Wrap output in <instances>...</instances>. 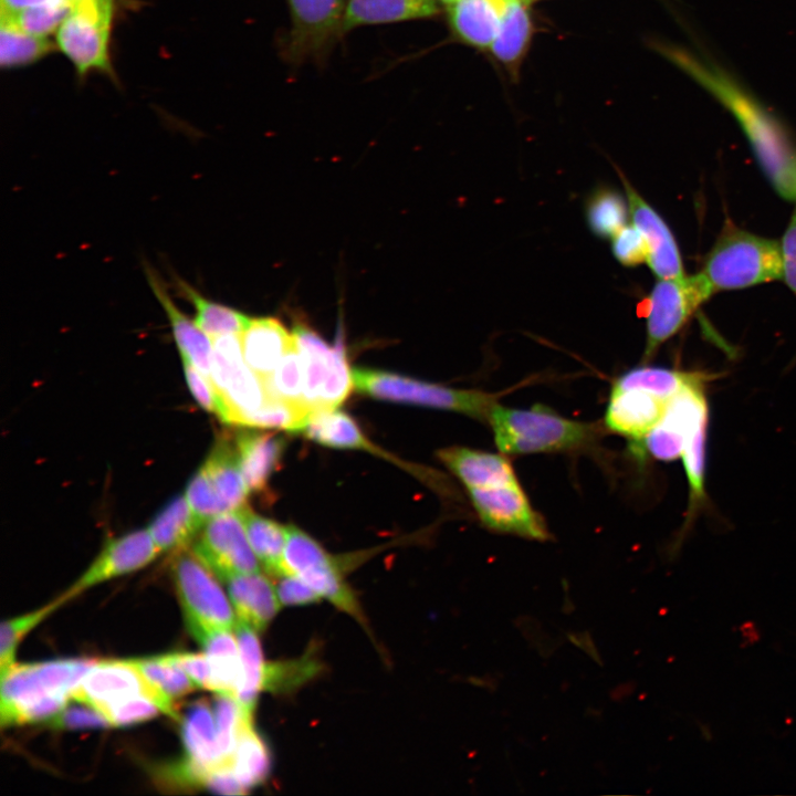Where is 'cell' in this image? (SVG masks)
Instances as JSON below:
<instances>
[{
	"label": "cell",
	"mask_w": 796,
	"mask_h": 796,
	"mask_svg": "<svg viewBox=\"0 0 796 796\" xmlns=\"http://www.w3.org/2000/svg\"><path fill=\"white\" fill-rule=\"evenodd\" d=\"M192 553L221 580L260 572L240 509L207 520L191 544Z\"/></svg>",
	"instance_id": "obj_13"
},
{
	"label": "cell",
	"mask_w": 796,
	"mask_h": 796,
	"mask_svg": "<svg viewBox=\"0 0 796 796\" xmlns=\"http://www.w3.org/2000/svg\"><path fill=\"white\" fill-rule=\"evenodd\" d=\"M506 0H455L447 7L452 35L460 42L490 49L501 23Z\"/></svg>",
	"instance_id": "obj_22"
},
{
	"label": "cell",
	"mask_w": 796,
	"mask_h": 796,
	"mask_svg": "<svg viewBox=\"0 0 796 796\" xmlns=\"http://www.w3.org/2000/svg\"><path fill=\"white\" fill-rule=\"evenodd\" d=\"M291 24L283 35L281 53L292 65L323 64L344 35L346 0H286Z\"/></svg>",
	"instance_id": "obj_9"
},
{
	"label": "cell",
	"mask_w": 796,
	"mask_h": 796,
	"mask_svg": "<svg viewBox=\"0 0 796 796\" xmlns=\"http://www.w3.org/2000/svg\"><path fill=\"white\" fill-rule=\"evenodd\" d=\"M202 525L186 495H178L153 519L147 530L158 551L164 553L186 548Z\"/></svg>",
	"instance_id": "obj_31"
},
{
	"label": "cell",
	"mask_w": 796,
	"mask_h": 796,
	"mask_svg": "<svg viewBox=\"0 0 796 796\" xmlns=\"http://www.w3.org/2000/svg\"><path fill=\"white\" fill-rule=\"evenodd\" d=\"M714 293L701 272L691 276L659 279L647 298V341L643 360L677 334L693 313Z\"/></svg>",
	"instance_id": "obj_12"
},
{
	"label": "cell",
	"mask_w": 796,
	"mask_h": 796,
	"mask_svg": "<svg viewBox=\"0 0 796 796\" xmlns=\"http://www.w3.org/2000/svg\"><path fill=\"white\" fill-rule=\"evenodd\" d=\"M233 630L242 663V681L235 699L243 715L253 720L258 696L264 687L266 661L254 629L238 621Z\"/></svg>",
	"instance_id": "obj_34"
},
{
	"label": "cell",
	"mask_w": 796,
	"mask_h": 796,
	"mask_svg": "<svg viewBox=\"0 0 796 796\" xmlns=\"http://www.w3.org/2000/svg\"><path fill=\"white\" fill-rule=\"evenodd\" d=\"M702 273L714 292L782 279L781 242L727 229L709 252Z\"/></svg>",
	"instance_id": "obj_4"
},
{
	"label": "cell",
	"mask_w": 796,
	"mask_h": 796,
	"mask_svg": "<svg viewBox=\"0 0 796 796\" xmlns=\"http://www.w3.org/2000/svg\"><path fill=\"white\" fill-rule=\"evenodd\" d=\"M171 574L188 630H233L238 619L217 576L190 548L176 552Z\"/></svg>",
	"instance_id": "obj_8"
},
{
	"label": "cell",
	"mask_w": 796,
	"mask_h": 796,
	"mask_svg": "<svg viewBox=\"0 0 796 796\" xmlns=\"http://www.w3.org/2000/svg\"><path fill=\"white\" fill-rule=\"evenodd\" d=\"M210 376L220 399L218 417L224 423L240 426L270 399L262 379L244 360L240 335L213 339Z\"/></svg>",
	"instance_id": "obj_10"
},
{
	"label": "cell",
	"mask_w": 796,
	"mask_h": 796,
	"mask_svg": "<svg viewBox=\"0 0 796 796\" xmlns=\"http://www.w3.org/2000/svg\"><path fill=\"white\" fill-rule=\"evenodd\" d=\"M240 512L249 543L260 565L271 576H284L286 526L254 513L247 505Z\"/></svg>",
	"instance_id": "obj_33"
},
{
	"label": "cell",
	"mask_w": 796,
	"mask_h": 796,
	"mask_svg": "<svg viewBox=\"0 0 796 796\" xmlns=\"http://www.w3.org/2000/svg\"><path fill=\"white\" fill-rule=\"evenodd\" d=\"M438 455L468 490L519 482L511 461L502 452L450 447L440 450Z\"/></svg>",
	"instance_id": "obj_21"
},
{
	"label": "cell",
	"mask_w": 796,
	"mask_h": 796,
	"mask_svg": "<svg viewBox=\"0 0 796 796\" xmlns=\"http://www.w3.org/2000/svg\"><path fill=\"white\" fill-rule=\"evenodd\" d=\"M175 286L181 297L193 306L196 324L210 337L242 335L252 321L244 313L207 298L178 276H175Z\"/></svg>",
	"instance_id": "obj_32"
},
{
	"label": "cell",
	"mask_w": 796,
	"mask_h": 796,
	"mask_svg": "<svg viewBox=\"0 0 796 796\" xmlns=\"http://www.w3.org/2000/svg\"><path fill=\"white\" fill-rule=\"evenodd\" d=\"M95 661L61 659L15 664L0 677L1 726L45 723L69 704L72 692Z\"/></svg>",
	"instance_id": "obj_2"
},
{
	"label": "cell",
	"mask_w": 796,
	"mask_h": 796,
	"mask_svg": "<svg viewBox=\"0 0 796 796\" xmlns=\"http://www.w3.org/2000/svg\"><path fill=\"white\" fill-rule=\"evenodd\" d=\"M163 713L157 703L147 695H136L107 708L103 715L112 726H127L148 721Z\"/></svg>",
	"instance_id": "obj_47"
},
{
	"label": "cell",
	"mask_w": 796,
	"mask_h": 796,
	"mask_svg": "<svg viewBox=\"0 0 796 796\" xmlns=\"http://www.w3.org/2000/svg\"><path fill=\"white\" fill-rule=\"evenodd\" d=\"M301 432L326 447L364 450L389 458L365 437L350 416L336 409L313 411Z\"/></svg>",
	"instance_id": "obj_29"
},
{
	"label": "cell",
	"mask_w": 796,
	"mask_h": 796,
	"mask_svg": "<svg viewBox=\"0 0 796 796\" xmlns=\"http://www.w3.org/2000/svg\"><path fill=\"white\" fill-rule=\"evenodd\" d=\"M715 377L718 375L704 371H682L662 367L640 366L620 375L612 384L611 389L638 388L669 400L685 386L701 380H711Z\"/></svg>",
	"instance_id": "obj_35"
},
{
	"label": "cell",
	"mask_w": 796,
	"mask_h": 796,
	"mask_svg": "<svg viewBox=\"0 0 796 796\" xmlns=\"http://www.w3.org/2000/svg\"><path fill=\"white\" fill-rule=\"evenodd\" d=\"M181 736L186 752L181 761L191 774H199L224 763L220 753L213 709L205 701L193 703L181 723Z\"/></svg>",
	"instance_id": "obj_26"
},
{
	"label": "cell",
	"mask_w": 796,
	"mask_h": 796,
	"mask_svg": "<svg viewBox=\"0 0 796 796\" xmlns=\"http://www.w3.org/2000/svg\"><path fill=\"white\" fill-rule=\"evenodd\" d=\"M611 240L612 254L621 265L636 266L647 261V243L632 222L621 228Z\"/></svg>",
	"instance_id": "obj_48"
},
{
	"label": "cell",
	"mask_w": 796,
	"mask_h": 796,
	"mask_svg": "<svg viewBox=\"0 0 796 796\" xmlns=\"http://www.w3.org/2000/svg\"><path fill=\"white\" fill-rule=\"evenodd\" d=\"M262 381L269 398L304 404L303 365L296 345L284 355L274 371Z\"/></svg>",
	"instance_id": "obj_43"
},
{
	"label": "cell",
	"mask_w": 796,
	"mask_h": 796,
	"mask_svg": "<svg viewBox=\"0 0 796 796\" xmlns=\"http://www.w3.org/2000/svg\"><path fill=\"white\" fill-rule=\"evenodd\" d=\"M523 0H506L498 33L490 46L494 57L511 72L519 71L531 43L533 24Z\"/></svg>",
	"instance_id": "obj_30"
},
{
	"label": "cell",
	"mask_w": 796,
	"mask_h": 796,
	"mask_svg": "<svg viewBox=\"0 0 796 796\" xmlns=\"http://www.w3.org/2000/svg\"><path fill=\"white\" fill-rule=\"evenodd\" d=\"M49 4L57 8L71 9L76 0H46Z\"/></svg>",
	"instance_id": "obj_55"
},
{
	"label": "cell",
	"mask_w": 796,
	"mask_h": 796,
	"mask_svg": "<svg viewBox=\"0 0 796 796\" xmlns=\"http://www.w3.org/2000/svg\"><path fill=\"white\" fill-rule=\"evenodd\" d=\"M629 216L628 201L626 202L621 195L610 189L595 192L586 208L590 230L604 239H611L624 228Z\"/></svg>",
	"instance_id": "obj_40"
},
{
	"label": "cell",
	"mask_w": 796,
	"mask_h": 796,
	"mask_svg": "<svg viewBox=\"0 0 796 796\" xmlns=\"http://www.w3.org/2000/svg\"><path fill=\"white\" fill-rule=\"evenodd\" d=\"M199 469L227 512L245 505L249 490L240 470L234 442L224 438L218 440Z\"/></svg>",
	"instance_id": "obj_28"
},
{
	"label": "cell",
	"mask_w": 796,
	"mask_h": 796,
	"mask_svg": "<svg viewBox=\"0 0 796 796\" xmlns=\"http://www.w3.org/2000/svg\"><path fill=\"white\" fill-rule=\"evenodd\" d=\"M441 8L436 0H346L343 32L359 27L431 19Z\"/></svg>",
	"instance_id": "obj_25"
},
{
	"label": "cell",
	"mask_w": 796,
	"mask_h": 796,
	"mask_svg": "<svg viewBox=\"0 0 796 796\" xmlns=\"http://www.w3.org/2000/svg\"><path fill=\"white\" fill-rule=\"evenodd\" d=\"M63 603L59 597L33 611L2 621L0 627V677L17 664L15 652L23 637Z\"/></svg>",
	"instance_id": "obj_41"
},
{
	"label": "cell",
	"mask_w": 796,
	"mask_h": 796,
	"mask_svg": "<svg viewBox=\"0 0 796 796\" xmlns=\"http://www.w3.org/2000/svg\"><path fill=\"white\" fill-rule=\"evenodd\" d=\"M233 442L249 492L264 491L282 459L285 439L274 433L242 431Z\"/></svg>",
	"instance_id": "obj_27"
},
{
	"label": "cell",
	"mask_w": 796,
	"mask_h": 796,
	"mask_svg": "<svg viewBox=\"0 0 796 796\" xmlns=\"http://www.w3.org/2000/svg\"><path fill=\"white\" fill-rule=\"evenodd\" d=\"M181 359L185 378L191 395L201 408L218 416L220 412V399L212 381L187 359Z\"/></svg>",
	"instance_id": "obj_50"
},
{
	"label": "cell",
	"mask_w": 796,
	"mask_h": 796,
	"mask_svg": "<svg viewBox=\"0 0 796 796\" xmlns=\"http://www.w3.org/2000/svg\"><path fill=\"white\" fill-rule=\"evenodd\" d=\"M667 402L643 389H611L604 421L610 431L637 443L661 420Z\"/></svg>",
	"instance_id": "obj_18"
},
{
	"label": "cell",
	"mask_w": 796,
	"mask_h": 796,
	"mask_svg": "<svg viewBox=\"0 0 796 796\" xmlns=\"http://www.w3.org/2000/svg\"><path fill=\"white\" fill-rule=\"evenodd\" d=\"M212 709L220 753L223 762L229 763L242 726L244 723L253 721L243 715L237 699L232 696L217 694Z\"/></svg>",
	"instance_id": "obj_45"
},
{
	"label": "cell",
	"mask_w": 796,
	"mask_h": 796,
	"mask_svg": "<svg viewBox=\"0 0 796 796\" xmlns=\"http://www.w3.org/2000/svg\"><path fill=\"white\" fill-rule=\"evenodd\" d=\"M223 582L238 621L256 632L265 630L282 605L272 580L254 572L233 575Z\"/></svg>",
	"instance_id": "obj_20"
},
{
	"label": "cell",
	"mask_w": 796,
	"mask_h": 796,
	"mask_svg": "<svg viewBox=\"0 0 796 796\" xmlns=\"http://www.w3.org/2000/svg\"><path fill=\"white\" fill-rule=\"evenodd\" d=\"M276 591L281 604L285 606L308 605L322 599L303 579L291 575L282 576Z\"/></svg>",
	"instance_id": "obj_51"
},
{
	"label": "cell",
	"mask_w": 796,
	"mask_h": 796,
	"mask_svg": "<svg viewBox=\"0 0 796 796\" xmlns=\"http://www.w3.org/2000/svg\"><path fill=\"white\" fill-rule=\"evenodd\" d=\"M169 656L198 688L211 691V669L205 652H176Z\"/></svg>",
	"instance_id": "obj_52"
},
{
	"label": "cell",
	"mask_w": 796,
	"mask_h": 796,
	"mask_svg": "<svg viewBox=\"0 0 796 796\" xmlns=\"http://www.w3.org/2000/svg\"><path fill=\"white\" fill-rule=\"evenodd\" d=\"M130 660L149 684L174 708L176 700L198 688L169 653Z\"/></svg>",
	"instance_id": "obj_38"
},
{
	"label": "cell",
	"mask_w": 796,
	"mask_h": 796,
	"mask_svg": "<svg viewBox=\"0 0 796 796\" xmlns=\"http://www.w3.org/2000/svg\"><path fill=\"white\" fill-rule=\"evenodd\" d=\"M631 222L640 230L648 248L647 263L658 279L684 275L681 255L669 227L620 174Z\"/></svg>",
	"instance_id": "obj_17"
},
{
	"label": "cell",
	"mask_w": 796,
	"mask_h": 796,
	"mask_svg": "<svg viewBox=\"0 0 796 796\" xmlns=\"http://www.w3.org/2000/svg\"><path fill=\"white\" fill-rule=\"evenodd\" d=\"M286 528L284 574L300 577L322 598L364 624L359 603L345 582L336 557L298 527L287 525Z\"/></svg>",
	"instance_id": "obj_11"
},
{
	"label": "cell",
	"mask_w": 796,
	"mask_h": 796,
	"mask_svg": "<svg viewBox=\"0 0 796 796\" xmlns=\"http://www.w3.org/2000/svg\"><path fill=\"white\" fill-rule=\"evenodd\" d=\"M229 763L247 789L261 784L268 777L270 753L253 722H247L242 726Z\"/></svg>",
	"instance_id": "obj_36"
},
{
	"label": "cell",
	"mask_w": 796,
	"mask_h": 796,
	"mask_svg": "<svg viewBox=\"0 0 796 796\" xmlns=\"http://www.w3.org/2000/svg\"><path fill=\"white\" fill-rule=\"evenodd\" d=\"M353 380L357 391L376 399L457 411L482 421L496 402L483 391L453 389L384 370L355 368Z\"/></svg>",
	"instance_id": "obj_5"
},
{
	"label": "cell",
	"mask_w": 796,
	"mask_h": 796,
	"mask_svg": "<svg viewBox=\"0 0 796 796\" xmlns=\"http://www.w3.org/2000/svg\"><path fill=\"white\" fill-rule=\"evenodd\" d=\"M303 365V402L313 412L336 409L354 388L344 345H328L308 326L293 328Z\"/></svg>",
	"instance_id": "obj_7"
},
{
	"label": "cell",
	"mask_w": 796,
	"mask_h": 796,
	"mask_svg": "<svg viewBox=\"0 0 796 796\" xmlns=\"http://www.w3.org/2000/svg\"><path fill=\"white\" fill-rule=\"evenodd\" d=\"M783 277L796 294V208L781 241Z\"/></svg>",
	"instance_id": "obj_53"
},
{
	"label": "cell",
	"mask_w": 796,
	"mask_h": 796,
	"mask_svg": "<svg viewBox=\"0 0 796 796\" xmlns=\"http://www.w3.org/2000/svg\"><path fill=\"white\" fill-rule=\"evenodd\" d=\"M211 669V691L237 698L242 681V663L234 630L192 629Z\"/></svg>",
	"instance_id": "obj_23"
},
{
	"label": "cell",
	"mask_w": 796,
	"mask_h": 796,
	"mask_svg": "<svg viewBox=\"0 0 796 796\" xmlns=\"http://www.w3.org/2000/svg\"><path fill=\"white\" fill-rule=\"evenodd\" d=\"M56 46L49 36L29 33L14 23L0 22V64L2 69L30 65L51 53Z\"/></svg>",
	"instance_id": "obj_37"
},
{
	"label": "cell",
	"mask_w": 796,
	"mask_h": 796,
	"mask_svg": "<svg viewBox=\"0 0 796 796\" xmlns=\"http://www.w3.org/2000/svg\"><path fill=\"white\" fill-rule=\"evenodd\" d=\"M708 423L698 428L688 439L682 453L683 465L689 482V503L684 527H688L705 502V446Z\"/></svg>",
	"instance_id": "obj_39"
},
{
	"label": "cell",
	"mask_w": 796,
	"mask_h": 796,
	"mask_svg": "<svg viewBox=\"0 0 796 796\" xmlns=\"http://www.w3.org/2000/svg\"><path fill=\"white\" fill-rule=\"evenodd\" d=\"M116 0H76L55 32L56 48L78 76H114L109 43Z\"/></svg>",
	"instance_id": "obj_6"
},
{
	"label": "cell",
	"mask_w": 796,
	"mask_h": 796,
	"mask_svg": "<svg viewBox=\"0 0 796 796\" xmlns=\"http://www.w3.org/2000/svg\"><path fill=\"white\" fill-rule=\"evenodd\" d=\"M54 730H81L101 729L112 726L109 721L96 709L77 702V705L69 704L56 715L45 722Z\"/></svg>",
	"instance_id": "obj_49"
},
{
	"label": "cell",
	"mask_w": 796,
	"mask_h": 796,
	"mask_svg": "<svg viewBox=\"0 0 796 796\" xmlns=\"http://www.w3.org/2000/svg\"><path fill=\"white\" fill-rule=\"evenodd\" d=\"M311 413L304 404L270 398L259 409L247 415L240 426L301 432Z\"/></svg>",
	"instance_id": "obj_42"
},
{
	"label": "cell",
	"mask_w": 796,
	"mask_h": 796,
	"mask_svg": "<svg viewBox=\"0 0 796 796\" xmlns=\"http://www.w3.org/2000/svg\"><path fill=\"white\" fill-rule=\"evenodd\" d=\"M679 66L734 115L773 187L796 201V146L778 119L731 78L692 55L683 54Z\"/></svg>",
	"instance_id": "obj_1"
},
{
	"label": "cell",
	"mask_w": 796,
	"mask_h": 796,
	"mask_svg": "<svg viewBox=\"0 0 796 796\" xmlns=\"http://www.w3.org/2000/svg\"><path fill=\"white\" fill-rule=\"evenodd\" d=\"M468 491L486 528L536 541L549 537L545 521L533 509L520 482Z\"/></svg>",
	"instance_id": "obj_15"
},
{
	"label": "cell",
	"mask_w": 796,
	"mask_h": 796,
	"mask_svg": "<svg viewBox=\"0 0 796 796\" xmlns=\"http://www.w3.org/2000/svg\"><path fill=\"white\" fill-rule=\"evenodd\" d=\"M40 6L51 4L46 0H1V14H15Z\"/></svg>",
	"instance_id": "obj_54"
},
{
	"label": "cell",
	"mask_w": 796,
	"mask_h": 796,
	"mask_svg": "<svg viewBox=\"0 0 796 796\" xmlns=\"http://www.w3.org/2000/svg\"><path fill=\"white\" fill-rule=\"evenodd\" d=\"M241 343L245 363L261 379L271 375L296 345L293 333L274 317L252 320Z\"/></svg>",
	"instance_id": "obj_24"
},
{
	"label": "cell",
	"mask_w": 796,
	"mask_h": 796,
	"mask_svg": "<svg viewBox=\"0 0 796 796\" xmlns=\"http://www.w3.org/2000/svg\"><path fill=\"white\" fill-rule=\"evenodd\" d=\"M71 9L40 6L15 14H1V19L14 23L29 33L49 36L57 31Z\"/></svg>",
	"instance_id": "obj_46"
},
{
	"label": "cell",
	"mask_w": 796,
	"mask_h": 796,
	"mask_svg": "<svg viewBox=\"0 0 796 796\" xmlns=\"http://www.w3.org/2000/svg\"><path fill=\"white\" fill-rule=\"evenodd\" d=\"M145 273L154 295L168 318L181 358L187 359L211 380L213 342L210 336L196 324L195 320H190L179 310L167 292L165 282L150 266H145Z\"/></svg>",
	"instance_id": "obj_19"
},
{
	"label": "cell",
	"mask_w": 796,
	"mask_h": 796,
	"mask_svg": "<svg viewBox=\"0 0 796 796\" xmlns=\"http://www.w3.org/2000/svg\"><path fill=\"white\" fill-rule=\"evenodd\" d=\"M441 7H449L451 3H453L455 0H436Z\"/></svg>",
	"instance_id": "obj_56"
},
{
	"label": "cell",
	"mask_w": 796,
	"mask_h": 796,
	"mask_svg": "<svg viewBox=\"0 0 796 796\" xmlns=\"http://www.w3.org/2000/svg\"><path fill=\"white\" fill-rule=\"evenodd\" d=\"M160 554L148 530L108 540L96 558L60 596L63 601L112 578L136 572Z\"/></svg>",
	"instance_id": "obj_16"
},
{
	"label": "cell",
	"mask_w": 796,
	"mask_h": 796,
	"mask_svg": "<svg viewBox=\"0 0 796 796\" xmlns=\"http://www.w3.org/2000/svg\"><path fill=\"white\" fill-rule=\"evenodd\" d=\"M486 421L498 449L504 454L586 449L599 434L595 426L564 418L541 405L517 409L495 402Z\"/></svg>",
	"instance_id": "obj_3"
},
{
	"label": "cell",
	"mask_w": 796,
	"mask_h": 796,
	"mask_svg": "<svg viewBox=\"0 0 796 796\" xmlns=\"http://www.w3.org/2000/svg\"><path fill=\"white\" fill-rule=\"evenodd\" d=\"M523 1L526 2L527 4H531L535 0H523Z\"/></svg>",
	"instance_id": "obj_57"
},
{
	"label": "cell",
	"mask_w": 796,
	"mask_h": 796,
	"mask_svg": "<svg viewBox=\"0 0 796 796\" xmlns=\"http://www.w3.org/2000/svg\"><path fill=\"white\" fill-rule=\"evenodd\" d=\"M136 695L149 696L163 713L178 719L176 708L149 684L130 659L96 660L72 692L71 700L103 714L111 705Z\"/></svg>",
	"instance_id": "obj_14"
},
{
	"label": "cell",
	"mask_w": 796,
	"mask_h": 796,
	"mask_svg": "<svg viewBox=\"0 0 796 796\" xmlns=\"http://www.w3.org/2000/svg\"><path fill=\"white\" fill-rule=\"evenodd\" d=\"M320 671L311 654L282 662H266L263 691L284 693L297 689Z\"/></svg>",
	"instance_id": "obj_44"
}]
</instances>
